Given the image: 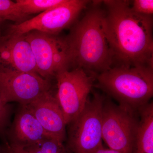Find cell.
Segmentation results:
<instances>
[{"label":"cell","mask_w":153,"mask_h":153,"mask_svg":"<svg viewBox=\"0 0 153 153\" xmlns=\"http://www.w3.org/2000/svg\"><path fill=\"white\" fill-rule=\"evenodd\" d=\"M105 33L115 66H153L152 16L132 10L129 1H103Z\"/></svg>","instance_id":"1"},{"label":"cell","mask_w":153,"mask_h":153,"mask_svg":"<svg viewBox=\"0 0 153 153\" xmlns=\"http://www.w3.org/2000/svg\"><path fill=\"white\" fill-rule=\"evenodd\" d=\"M98 1L75 25L66 38L71 64L96 77L114 65L104 28L105 10Z\"/></svg>","instance_id":"2"},{"label":"cell","mask_w":153,"mask_h":153,"mask_svg":"<svg viewBox=\"0 0 153 153\" xmlns=\"http://www.w3.org/2000/svg\"><path fill=\"white\" fill-rule=\"evenodd\" d=\"M96 87L119 104L138 110L153 95V66H115L97 75Z\"/></svg>","instance_id":"3"},{"label":"cell","mask_w":153,"mask_h":153,"mask_svg":"<svg viewBox=\"0 0 153 153\" xmlns=\"http://www.w3.org/2000/svg\"><path fill=\"white\" fill-rule=\"evenodd\" d=\"M139 122L138 110L115 104L105 97L102 109V139L110 149L132 153Z\"/></svg>","instance_id":"4"},{"label":"cell","mask_w":153,"mask_h":153,"mask_svg":"<svg viewBox=\"0 0 153 153\" xmlns=\"http://www.w3.org/2000/svg\"><path fill=\"white\" fill-rule=\"evenodd\" d=\"M105 96L96 92L68 125L66 146L72 153H92L102 144V109Z\"/></svg>","instance_id":"5"},{"label":"cell","mask_w":153,"mask_h":153,"mask_svg":"<svg viewBox=\"0 0 153 153\" xmlns=\"http://www.w3.org/2000/svg\"><path fill=\"white\" fill-rule=\"evenodd\" d=\"M55 76L57 82L55 95L67 126L85 108L95 77L80 68L61 70Z\"/></svg>","instance_id":"6"},{"label":"cell","mask_w":153,"mask_h":153,"mask_svg":"<svg viewBox=\"0 0 153 153\" xmlns=\"http://www.w3.org/2000/svg\"><path fill=\"white\" fill-rule=\"evenodd\" d=\"M36 60L37 74L49 80L57 72L68 69L71 57L66 38L39 31L25 34Z\"/></svg>","instance_id":"7"},{"label":"cell","mask_w":153,"mask_h":153,"mask_svg":"<svg viewBox=\"0 0 153 153\" xmlns=\"http://www.w3.org/2000/svg\"><path fill=\"white\" fill-rule=\"evenodd\" d=\"M90 2L86 0H66L60 6L42 12L37 16L11 25L7 34L23 35L36 30L56 35L70 26Z\"/></svg>","instance_id":"8"},{"label":"cell","mask_w":153,"mask_h":153,"mask_svg":"<svg viewBox=\"0 0 153 153\" xmlns=\"http://www.w3.org/2000/svg\"><path fill=\"white\" fill-rule=\"evenodd\" d=\"M49 80L37 73L0 70V95L5 103L26 105L51 91Z\"/></svg>","instance_id":"9"},{"label":"cell","mask_w":153,"mask_h":153,"mask_svg":"<svg viewBox=\"0 0 153 153\" xmlns=\"http://www.w3.org/2000/svg\"><path fill=\"white\" fill-rule=\"evenodd\" d=\"M0 70L37 73L36 60L25 35L0 38Z\"/></svg>","instance_id":"10"},{"label":"cell","mask_w":153,"mask_h":153,"mask_svg":"<svg viewBox=\"0 0 153 153\" xmlns=\"http://www.w3.org/2000/svg\"><path fill=\"white\" fill-rule=\"evenodd\" d=\"M26 105L49 136L62 142L66 140L64 116L56 95L51 91Z\"/></svg>","instance_id":"11"},{"label":"cell","mask_w":153,"mask_h":153,"mask_svg":"<svg viewBox=\"0 0 153 153\" xmlns=\"http://www.w3.org/2000/svg\"><path fill=\"white\" fill-rule=\"evenodd\" d=\"M6 141L11 144L24 147L51 137L26 105L19 108L6 136Z\"/></svg>","instance_id":"12"},{"label":"cell","mask_w":153,"mask_h":153,"mask_svg":"<svg viewBox=\"0 0 153 153\" xmlns=\"http://www.w3.org/2000/svg\"><path fill=\"white\" fill-rule=\"evenodd\" d=\"M140 122L132 153H153V103L138 109Z\"/></svg>","instance_id":"13"},{"label":"cell","mask_w":153,"mask_h":153,"mask_svg":"<svg viewBox=\"0 0 153 153\" xmlns=\"http://www.w3.org/2000/svg\"><path fill=\"white\" fill-rule=\"evenodd\" d=\"M66 0H17L19 8L26 16L44 12L60 6Z\"/></svg>","instance_id":"14"},{"label":"cell","mask_w":153,"mask_h":153,"mask_svg":"<svg viewBox=\"0 0 153 153\" xmlns=\"http://www.w3.org/2000/svg\"><path fill=\"white\" fill-rule=\"evenodd\" d=\"M22 148L27 153H72L63 142L52 137Z\"/></svg>","instance_id":"15"},{"label":"cell","mask_w":153,"mask_h":153,"mask_svg":"<svg viewBox=\"0 0 153 153\" xmlns=\"http://www.w3.org/2000/svg\"><path fill=\"white\" fill-rule=\"evenodd\" d=\"M27 16L22 12L16 2L10 0H0V19L19 23L25 22Z\"/></svg>","instance_id":"16"},{"label":"cell","mask_w":153,"mask_h":153,"mask_svg":"<svg viewBox=\"0 0 153 153\" xmlns=\"http://www.w3.org/2000/svg\"><path fill=\"white\" fill-rule=\"evenodd\" d=\"M12 107L10 103L3 102L0 95V136H6L8 127L10 124Z\"/></svg>","instance_id":"17"},{"label":"cell","mask_w":153,"mask_h":153,"mask_svg":"<svg viewBox=\"0 0 153 153\" xmlns=\"http://www.w3.org/2000/svg\"><path fill=\"white\" fill-rule=\"evenodd\" d=\"M134 12L140 15L152 16L153 0H134L131 7Z\"/></svg>","instance_id":"18"},{"label":"cell","mask_w":153,"mask_h":153,"mask_svg":"<svg viewBox=\"0 0 153 153\" xmlns=\"http://www.w3.org/2000/svg\"><path fill=\"white\" fill-rule=\"evenodd\" d=\"M5 153H27L21 147L11 144L6 141L4 146Z\"/></svg>","instance_id":"19"},{"label":"cell","mask_w":153,"mask_h":153,"mask_svg":"<svg viewBox=\"0 0 153 153\" xmlns=\"http://www.w3.org/2000/svg\"><path fill=\"white\" fill-rule=\"evenodd\" d=\"M92 153H122L118 151L111 149H105L103 146H102Z\"/></svg>","instance_id":"20"},{"label":"cell","mask_w":153,"mask_h":153,"mask_svg":"<svg viewBox=\"0 0 153 153\" xmlns=\"http://www.w3.org/2000/svg\"><path fill=\"white\" fill-rule=\"evenodd\" d=\"M0 153H5L4 149V146L0 145Z\"/></svg>","instance_id":"21"},{"label":"cell","mask_w":153,"mask_h":153,"mask_svg":"<svg viewBox=\"0 0 153 153\" xmlns=\"http://www.w3.org/2000/svg\"><path fill=\"white\" fill-rule=\"evenodd\" d=\"M3 20H2L1 19H0V24H1V23H2V22H3Z\"/></svg>","instance_id":"22"}]
</instances>
